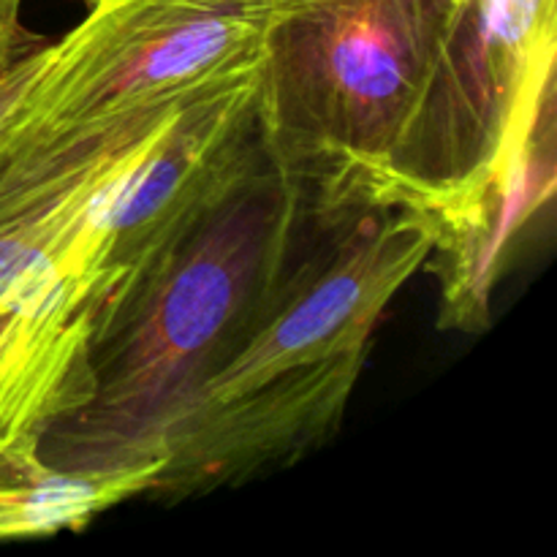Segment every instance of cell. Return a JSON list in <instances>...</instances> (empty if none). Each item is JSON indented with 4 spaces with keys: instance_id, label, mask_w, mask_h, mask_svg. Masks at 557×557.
Masks as SVG:
<instances>
[{
    "instance_id": "cell-1",
    "label": "cell",
    "mask_w": 557,
    "mask_h": 557,
    "mask_svg": "<svg viewBox=\"0 0 557 557\" xmlns=\"http://www.w3.org/2000/svg\"><path fill=\"white\" fill-rule=\"evenodd\" d=\"M433 245V221L408 207L326 212L259 324L174 419L147 495L237 487L332 438L386 308Z\"/></svg>"
},
{
    "instance_id": "cell-2",
    "label": "cell",
    "mask_w": 557,
    "mask_h": 557,
    "mask_svg": "<svg viewBox=\"0 0 557 557\" xmlns=\"http://www.w3.org/2000/svg\"><path fill=\"white\" fill-rule=\"evenodd\" d=\"M326 212L264 150L98 337L90 397L44 430V460L76 473L161 460L174 419L259 324Z\"/></svg>"
},
{
    "instance_id": "cell-3",
    "label": "cell",
    "mask_w": 557,
    "mask_h": 557,
    "mask_svg": "<svg viewBox=\"0 0 557 557\" xmlns=\"http://www.w3.org/2000/svg\"><path fill=\"white\" fill-rule=\"evenodd\" d=\"M462 0H313L267 41V150L324 210L386 207V183Z\"/></svg>"
},
{
    "instance_id": "cell-4",
    "label": "cell",
    "mask_w": 557,
    "mask_h": 557,
    "mask_svg": "<svg viewBox=\"0 0 557 557\" xmlns=\"http://www.w3.org/2000/svg\"><path fill=\"white\" fill-rule=\"evenodd\" d=\"M555 0H462L386 183V207L435 237L468 215L555 123Z\"/></svg>"
},
{
    "instance_id": "cell-5",
    "label": "cell",
    "mask_w": 557,
    "mask_h": 557,
    "mask_svg": "<svg viewBox=\"0 0 557 557\" xmlns=\"http://www.w3.org/2000/svg\"><path fill=\"white\" fill-rule=\"evenodd\" d=\"M87 14L47 63L3 136L98 125L190 101L264 71L277 25L313 0H82Z\"/></svg>"
},
{
    "instance_id": "cell-6",
    "label": "cell",
    "mask_w": 557,
    "mask_h": 557,
    "mask_svg": "<svg viewBox=\"0 0 557 557\" xmlns=\"http://www.w3.org/2000/svg\"><path fill=\"white\" fill-rule=\"evenodd\" d=\"M259 85L261 74L180 109L156 150L120 185L109 212V294L98 337L264 156Z\"/></svg>"
},
{
    "instance_id": "cell-7",
    "label": "cell",
    "mask_w": 557,
    "mask_h": 557,
    "mask_svg": "<svg viewBox=\"0 0 557 557\" xmlns=\"http://www.w3.org/2000/svg\"><path fill=\"white\" fill-rule=\"evenodd\" d=\"M557 136L547 125L509 172L476 201L471 212L435 237L424 267L441 288V330L482 332L490 324L493 292L520 234L553 205L557 185Z\"/></svg>"
},
{
    "instance_id": "cell-8",
    "label": "cell",
    "mask_w": 557,
    "mask_h": 557,
    "mask_svg": "<svg viewBox=\"0 0 557 557\" xmlns=\"http://www.w3.org/2000/svg\"><path fill=\"white\" fill-rule=\"evenodd\" d=\"M161 460L109 473H76L49 466L38 441L0 446V542H30L79 533L131 498L147 495Z\"/></svg>"
},
{
    "instance_id": "cell-9",
    "label": "cell",
    "mask_w": 557,
    "mask_h": 557,
    "mask_svg": "<svg viewBox=\"0 0 557 557\" xmlns=\"http://www.w3.org/2000/svg\"><path fill=\"white\" fill-rule=\"evenodd\" d=\"M49 44H52V38L30 30L5 58H0V136L5 134L11 120L25 103L33 82L41 74Z\"/></svg>"
},
{
    "instance_id": "cell-10",
    "label": "cell",
    "mask_w": 557,
    "mask_h": 557,
    "mask_svg": "<svg viewBox=\"0 0 557 557\" xmlns=\"http://www.w3.org/2000/svg\"><path fill=\"white\" fill-rule=\"evenodd\" d=\"M30 33L22 22V0H0V58L11 52Z\"/></svg>"
}]
</instances>
